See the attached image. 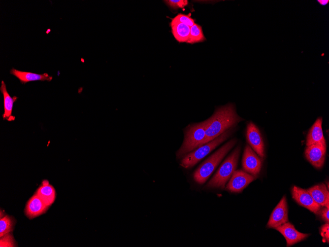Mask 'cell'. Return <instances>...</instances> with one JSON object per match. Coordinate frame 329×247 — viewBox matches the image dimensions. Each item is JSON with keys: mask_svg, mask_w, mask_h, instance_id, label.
<instances>
[{"mask_svg": "<svg viewBox=\"0 0 329 247\" xmlns=\"http://www.w3.org/2000/svg\"><path fill=\"white\" fill-rule=\"evenodd\" d=\"M326 150V143L311 144L306 146L304 152L305 156L314 167L320 169L324 164Z\"/></svg>", "mask_w": 329, "mask_h": 247, "instance_id": "10", "label": "cell"}, {"mask_svg": "<svg viewBox=\"0 0 329 247\" xmlns=\"http://www.w3.org/2000/svg\"><path fill=\"white\" fill-rule=\"evenodd\" d=\"M320 214L323 219L327 223L329 222V208L323 207V208L320 211Z\"/></svg>", "mask_w": 329, "mask_h": 247, "instance_id": "26", "label": "cell"}, {"mask_svg": "<svg viewBox=\"0 0 329 247\" xmlns=\"http://www.w3.org/2000/svg\"><path fill=\"white\" fill-rule=\"evenodd\" d=\"M207 120L200 123L189 125L185 130L184 139L176 155L177 159H181L187 154L202 144L205 138Z\"/></svg>", "mask_w": 329, "mask_h": 247, "instance_id": "3", "label": "cell"}, {"mask_svg": "<svg viewBox=\"0 0 329 247\" xmlns=\"http://www.w3.org/2000/svg\"><path fill=\"white\" fill-rule=\"evenodd\" d=\"M322 118H318L310 129L306 137V145L316 143L326 144L322 127Z\"/></svg>", "mask_w": 329, "mask_h": 247, "instance_id": "15", "label": "cell"}, {"mask_svg": "<svg viewBox=\"0 0 329 247\" xmlns=\"http://www.w3.org/2000/svg\"><path fill=\"white\" fill-rule=\"evenodd\" d=\"M262 165V160L249 145H246L242 158L243 169L247 173L257 176L260 173Z\"/></svg>", "mask_w": 329, "mask_h": 247, "instance_id": "8", "label": "cell"}, {"mask_svg": "<svg viewBox=\"0 0 329 247\" xmlns=\"http://www.w3.org/2000/svg\"><path fill=\"white\" fill-rule=\"evenodd\" d=\"M292 195L294 200L301 206L316 214L319 212L321 207L315 201L307 190L294 186L292 189Z\"/></svg>", "mask_w": 329, "mask_h": 247, "instance_id": "6", "label": "cell"}, {"mask_svg": "<svg viewBox=\"0 0 329 247\" xmlns=\"http://www.w3.org/2000/svg\"><path fill=\"white\" fill-rule=\"evenodd\" d=\"M236 141V139L229 141L199 165L193 175L195 181L200 184L205 183Z\"/></svg>", "mask_w": 329, "mask_h": 247, "instance_id": "2", "label": "cell"}, {"mask_svg": "<svg viewBox=\"0 0 329 247\" xmlns=\"http://www.w3.org/2000/svg\"><path fill=\"white\" fill-rule=\"evenodd\" d=\"M247 141L252 149L262 158L264 157V145L261 132L258 127L250 122L247 125Z\"/></svg>", "mask_w": 329, "mask_h": 247, "instance_id": "11", "label": "cell"}, {"mask_svg": "<svg viewBox=\"0 0 329 247\" xmlns=\"http://www.w3.org/2000/svg\"><path fill=\"white\" fill-rule=\"evenodd\" d=\"M171 33L179 42H187L189 37L190 27L184 24L171 21Z\"/></svg>", "mask_w": 329, "mask_h": 247, "instance_id": "19", "label": "cell"}, {"mask_svg": "<svg viewBox=\"0 0 329 247\" xmlns=\"http://www.w3.org/2000/svg\"><path fill=\"white\" fill-rule=\"evenodd\" d=\"M233 131V128H230L210 141L187 154L182 158L180 165L185 169H190L193 167L219 144L228 139Z\"/></svg>", "mask_w": 329, "mask_h": 247, "instance_id": "5", "label": "cell"}, {"mask_svg": "<svg viewBox=\"0 0 329 247\" xmlns=\"http://www.w3.org/2000/svg\"><path fill=\"white\" fill-rule=\"evenodd\" d=\"M318 1L319 2L320 4H321L322 5H326L329 2L328 0H319Z\"/></svg>", "mask_w": 329, "mask_h": 247, "instance_id": "27", "label": "cell"}, {"mask_svg": "<svg viewBox=\"0 0 329 247\" xmlns=\"http://www.w3.org/2000/svg\"><path fill=\"white\" fill-rule=\"evenodd\" d=\"M307 190L321 207L329 208V192L325 184L322 183L317 184Z\"/></svg>", "mask_w": 329, "mask_h": 247, "instance_id": "16", "label": "cell"}, {"mask_svg": "<svg viewBox=\"0 0 329 247\" xmlns=\"http://www.w3.org/2000/svg\"><path fill=\"white\" fill-rule=\"evenodd\" d=\"M164 2L168 6L174 9L183 8L188 4L187 0H164Z\"/></svg>", "mask_w": 329, "mask_h": 247, "instance_id": "23", "label": "cell"}, {"mask_svg": "<svg viewBox=\"0 0 329 247\" xmlns=\"http://www.w3.org/2000/svg\"><path fill=\"white\" fill-rule=\"evenodd\" d=\"M205 39L202 28L200 25L195 23L190 27V35L187 43L194 44L204 41Z\"/></svg>", "mask_w": 329, "mask_h": 247, "instance_id": "20", "label": "cell"}, {"mask_svg": "<svg viewBox=\"0 0 329 247\" xmlns=\"http://www.w3.org/2000/svg\"><path fill=\"white\" fill-rule=\"evenodd\" d=\"M0 91L3 95V104H4V113L2 114L3 120L7 121H13L15 117L12 115L13 104L18 99L16 96L11 97L8 94L6 85L4 82L2 80Z\"/></svg>", "mask_w": 329, "mask_h": 247, "instance_id": "17", "label": "cell"}, {"mask_svg": "<svg viewBox=\"0 0 329 247\" xmlns=\"http://www.w3.org/2000/svg\"><path fill=\"white\" fill-rule=\"evenodd\" d=\"M275 229L284 236L288 247L305 240L310 235L309 234L298 231L292 223L288 222L276 227Z\"/></svg>", "mask_w": 329, "mask_h": 247, "instance_id": "12", "label": "cell"}, {"mask_svg": "<svg viewBox=\"0 0 329 247\" xmlns=\"http://www.w3.org/2000/svg\"><path fill=\"white\" fill-rule=\"evenodd\" d=\"M320 233L325 242H329V225L327 223L322 225L320 228Z\"/></svg>", "mask_w": 329, "mask_h": 247, "instance_id": "25", "label": "cell"}, {"mask_svg": "<svg viewBox=\"0 0 329 247\" xmlns=\"http://www.w3.org/2000/svg\"><path fill=\"white\" fill-rule=\"evenodd\" d=\"M171 21L181 23L190 27L193 26L195 23L194 20L190 16L181 13L178 14L172 19Z\"/></svg>", "mask_w": 329, "mask_h": 247, "instance_id": "22", "label": "cell"}, {"mask_svg": "<svg viewBox=\"0 0 329 247\" xmlns=\"http://www.w3.org/2000/svg\"><path fill=\"white\" fill-rule=\"evenodd\" d=\"M243 120L237 114L235 106L232 104L217 108L212 116L207 119L205 138L202 145L210 141L227 130L235 127Z\"/></svg>", "mask_w": 329, "mask_h": 247, "instance_id": "1", "label": "cell"}, {"mask_svg": "<svg viewBox=\"0 0 329 247\" xmlns=\"http://www.w3.org/2000/svg\"><path fill=\"white\" fill-rule=\"evenodd\" d=\"M48 206H50L55 201L56 192L53 186L47 180H44L41 185L37 189L35 193Z\"/></svg>", "mask_w": 329, "mask_h": 247, "instance_id": "18", "label": "cell"}, {"mask_svg": "<svg viewBox=\"0 0 329 247\" xmlns=\"http://www.w3.org/2000/svg\"><path fill=\"white\" fill-rule=\"evenodd\" d=\"M256 177L242 170L235 171L227 184L226 189L231 192H241Z\"/></svg>", "mask_w": 329, "mask_h": 247, "instance_id": "7", "label": "cell"}, {"mask_svg": "<svg viewBox=\"0 0 329 247\" xmlns=\"http://www.w3.org/2000/svg\"><path fill=\"white\" fill-rule=\"evenodd\" d=\"M0 247H14V241L12 236L8 233L1 237Z\"/></svg>", "mask_w": 329, "mask_h": 247, "instance_id": "24", "label": "cell"}, {"mask_svg": "<svg viewBox=\"0 0 329 247\" xmlns=\"http://www.w3.org/2000/svg\"><path fill=\"white\" fill-rule=\"evenodd\" d=\"M48 207L42 200L34 194L28 201L25 208V213L30 219L44 213Z\"/></svg>", "mask_w": 329, "mask_h": 247, "instance_id": "13", "label": "cell"}, {"mask_svg": "<svg viewBox=\"0 0 329 247\" xmlns=\"http://www.w3.org/2000/svg\"><path fill=\"white\" fill-rule=\"evenodd\" d=\"M288 221V210L286 196H283L270 216L266 226L269 228L279 227Z\"/></svg>", "mask_w": 329, "mask_h": 247, "instance_id": "9", "label": "cell"}, {"mask_svg": "<svg viewBox=\"0 0 329 247\" xmlns=\"http://www.w3.org/2000/svg\"><path fill=\"white\" fill-rule=\"evenodd\" d=\"M10 73L18 78L23 84L33 81H50L53 78L52 76L49 75L47 73L37 74L31 72L20 71L14 68L11 69Z\"/></svg>", "mask_w": 329, "mask_h": 247, "instance_id": "14", "label": "cell"}, {"mask_svg": "<svg viewBox=\"0 0 329 247\" xmlns=\"http://www.w3.org/2000/svg\"><path fill=\"white\" fill-rule=\"evenodd\" d=\"M14 222L8 215H5L0 220V237L9 233L13 230Z\"/></svg>", "mask_w": 329, "mask_h": 247, "instance_id": "21", "label": "cell"}, {"mask_svg": "<svg viewBox=\"0 0 329 247\" xmlns=\"http://www.w3.org/2000/svg\"><path fill=\"white\" fill-rule=\"evenodd\" d=\"M240 150V146H237L224 160L215 175L206 184V188L223 189L225 187L226 182L235 171Z\"/></svg>", "mask_w": 329, "mask_h": 247, "instance_id": "4", "label": "cell"}]
</instances>
